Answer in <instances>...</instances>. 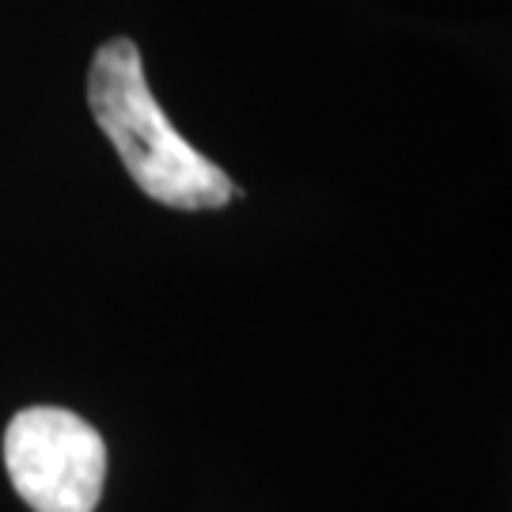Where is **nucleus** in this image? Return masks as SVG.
<instances>
[{
    "label": "nucleus",
    "instance_id": "nucleus-1",
    "mask_svg": "<svg viewBox=\"0 0 512 512\" xmlns=\"http://www.w3.org/2000/svg\"><path fill=\"white\" fill-rule=\"evenodd\" d=\"M88 107L122 156L129 179L152 202L171 209H220L232 202V179L167 122L164 107L148 92L141 50L133 38H110L95 50Z\"/></svg>",
    "mask_w": 512,
    "mask_h": 512
},
{
    "label": "nucleus",
    "instance_id": "nucleus-2",
    "mask_svg": "<svg viewBox=\"0 0 512 512\" xmlns=\"http://www.w3.org/2000/svg\"><path fill=\"white\" fill-rule=\"evenodd\" d=\"M4 463L35 512H95L107 478V444L73 410L31 406L4 433Z\"/></svg>",
    "mask_w": 512,
    "mask_h": 512
}]
</instances>
